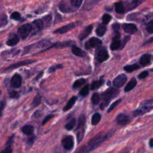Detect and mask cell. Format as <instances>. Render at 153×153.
<instances>
[{
  "instance_id": "1",
  "label": "cell",
  "mask_w": 153,
  "mask_h": 153,
  "mask_svg": "<svg viewBox=\"0 0 153 153\" xmlns=\"http://www.w3.org/2000/svg\"><path fill=\"white\" fill-rule=\"evenodd\" d=\"M113 133H114V131H111L103 136H102L100 134H97L95 137L92 138L88 142V145L90 146V148L87 151L90 152L96 149L100 144H101L102 142H105L109 137H110L113 134Z\"/></svg>"
},
{
  "instance_id": "2",
  "label": "cell",
  "mask_w": 153,
  "mask_h": 153,
  "mask_svg": "<svg viewBox=\"0 0 153 153\" xmlns=\"http://www.w3.org/2000/svg\"><path fill=\"white\" fill-rule=\"evenodd\" d=\"M119 92L120 91L118 90L111 87L103 92L102 94V97L103 101L100 104V109L103 110L105 107L109 103L111 99L115 98L118 95Z\"/></svg>"
},
{
  "instance_id": "3",
  "label": "cell",
  "mask_w": 153,
  "mask_h": 153,
  "mask_svg": "<svg viewBox=\"0 0 153 153\" xmlns=\"http://www.w3.org/2000/svg\"><path fill=\"white\" fill-rule=\"evenodd\" d=\"M32 30V25L30 23H26L20 26L18 29L17 32L19 34L20 36L23 39H26L27 36Z\"/></svg>"
},
{
  "instance_id": "4",
  "label": "cell",
  "mask_w": 153,
  "mask_h": 153,
  "mask_svg": "<svg viewBox=\"0 0 153 153\" xmlns=\"http://www.w3.org/2000/svg\"><path fill=\"white\" fill-rule=\"evenodd\" d=\"M81 24V22L80 21H76L75 22H72L71 23H69L65 26H63L59 29H57V30H56L54 33H66L67 32L74 29L75 27L78 26L79 25H80Z\"/></svg>"
},
{
  "instance_id": "5",
  "label": "cell",
  "mask_w": 153,
  "mask_h": 153,
  "mask_svg": "<svg viewBox=\"0 0 153 153\" xmlns=\"http://www.w3.org/2000/svg\"><path fill=\"white\" fill-rule=\"evenodd\" d=\"M145 1L146 0H127L124 2H123V4L124 5L125 11H130L143 4Z\"/></svg>"
},
{
  "instance_id": "6",
  "label": "cell",
  "mask_w": 153,
  "mask_h": 153,
  "mask_svg": "<svg viewBox=\"0 0 153 153\" xmlns=\"http://www.w3.org/2000/svg\"><path fill=\"white\" fill-rule=\"evenodd\" d=\"M96 57L97 60L100 63L103 62L106 60H108V59L109 58V54L106 48H99L98 50L96 51Z\"/></svg>"
},
{
  "instance_id": "7",
  "label": "cell",
  "mask_w": 153,
  "mask_h": 153,
  "mask_svg": "<svg viewBox=\"0 0 153 153\" xmlns=\"http://www.w3.org/2000/svg\"><path fill=\"white\" fill-rule=\"evenodd\" d=\"M36 61V60H25L20 61V62H17V63L10 65V66H8L6 68H5L3 70V71L4 72L9 71L13 70L14 69H16V68H17L19 67H20V66H24V65H26L27 64H30V63H34Z\"/></svg>"
},
{
  "instance_id": "8",
  "label": "cell",
  "mask_w": 153,
  "mask_h": 153,
  "mask_svg": "<svg viewBox=\"0 0 153 153\" xmlns=\"http://www.w3.org/2000/svg\"><path fill=\"white\" fill-rule=\"evenodd\" d=\"M102 41L96 37H91L85 44V48L86 49H90L91 48H98L102 45Z\"/></svg>"
},
{
  "instance_id": "9",
  "label": "cell",
  "mask_w": 153,
  "mask_h": 153,
  "mask_svg": "<svg viewBox=\"0 0 153 153\" xmlns=\"http://www.w3.org/2000/svg\"><path fill=\"white\" fill-rule=\"evenodd\" d=\"M153 109V105H140V107L135 110L133 112V115L134 116H137V115H143L150 111Z\"/></svg>"
},
{
  "instance_id": "10",
  "label": "cell",
  "mask_w": 153,
  "mask_h": 153,
  "mask_svg": "<svg viewBox=\"0 0 153 153\" xmlns=\"http://www.w3.org/2000/svg\"><path fill=\"white\" fill-rule=\"evenodd\" d=\"M62 145L63 147L66 150L72 149L74 145L73 137L71 136H68L65 137L62 140Z\"/></svg>"
},
{
  "instance_id": "11",
  "label": "cell",
  "mask_w": 153,
  "mask_h": 153,
  "mask_svg": "<svg viewBox=\"0 0 153 153\" xmlns=\"http://www.w3.org/2000/svg\"><path fill=\"white\" fill-rule=\"evenodd\" d=\"M22 82V78L20 74H15L13 75L11 81L10 85L13 88H19L21 86Z\"/></svg>"
},
{
  "instance_id": "12",
  "label": "cell",
  "mask_w": 153,
  "mask_h": 153,
  "mask_svg": "<svg viewBox=\"0 0 153 153\" xmlns=\"http://www.w3.org/2000/svg\"><path fill=\"white\" fill-rule=\"evenodd\" d=\"M127 78L124 74H120L118 75L114 80L113 84L116 87H121L124 85L125 82H126Z\"/></svg>"
},
{
  "instance_id": "13",
  "label": "cell",
  "mask_w": 153,
  "mask_h": 153,
  "mask_svg": "<svg viewBox=\"0 0 153 153\" xmlns=\"http://www.w3.org/2000/svg\"><path fill=\"white\" fill-rule=\"evenodd\" d=\"M120 33L118 32H115V35L113 38L112 42L110 45V48L111 50L112 51L116 50L117 49H119V48H120L121 41L120 40Z\"/></svg>"
},
{
  "instance_id": "14",
  "label": "cell",
  "mask_w": 153,
  "mask_h": 153,
  "mask_svg": "<svg viewBox=\"0 0 153 153\" xmlns=\"http://www.w3.org/2000/svg\"><path fill=\"white\" fill-rule=\"evenodd\" d=\"M123 30L127 33L134 34L137 30V28L134 24L133 23H124L122 26Z\"/></svg>"
},
{
  "instance_id": "15",
  "label": "cell",
  "mask_w": 153,
  "mask_h": 153,
  "mask_svg": "<svg viewBox=\"0 0 153 153\" xmlns=\"http://www.w3.org/2000/svg\"><path fill=\"white\" fill-rule=\"evenodd\" d=\"M117 122L118 124L123 126L126 125L130 121L129 117L124 114H120L116 118Z\"/></svg>"
},
{
  "instance_id": "16",
  "label": "cell",
  "mask_w": 153,
  "mask_h": 153,
  "mask_svg": "<svg viewBox=\"0 0 153 153\" xmlns=\"http://www.w3.org/2000/svg\"><path fill=\"white\" fill-rule=\"evenodd\" d=\"M59 10L63 13H72L74 12L76 9H74V7H71L67 3L65 2H62L59 5Z\"/></svg>"
},
{
  "instance_id": "17",
  "label": "cell",
  "mask_w": 153,
  "mask_h": 153,
  "mask_svg": "<svg viewBox=\"0 0 153 153\" xmlns=\"http://www.w3.org/2000/svg\"><path fill=\"white\" fill-rule=\"evenodd\" d=\"M93 29V25H90L89 26H87L79 35L78 37L80 40H82L84 38H85L87 36H88L90 33L91 32V30Z\"/></svg>"
},
{
  "instance_id": "18",
  "label": "cell",
  "mask_w": 153,
  "mask_h": 153,
  "mask_svg": "<svg viewBox=\"0 0 153 153\" xmlns=\"http://www.w3.org/2000/svg\"><path fill=\"white\" fill-rule=\"evenodd\" d=\"M19 41V36L16 34H12L7 41V45L8 46H14Z\"/></svg>"
},
{
  "instance_id": "19",
  "label": "cell",
  "mask_w": 153,
  "mask_h": 153,
  "mask_svg": "<svg viewBox=\"0 0 153 153\" xmlns=\"http://www.w3.org/2000/svg\"><path fill=\"white\" fill-rule=\"evenodd\" d=\"M150 61H151V56L149 54H145L140 57L139 60V63L142 66H145L150 64Z\"/></svg>"
},
{
  "instance_id": "20",
  "label": "cell",
  "mask_w": 153,
  "mask_h": 153,
  "mask_svg": "<svg viewBox=\"0 0 153 153\" xmlns=\"http://www.w3.org/2000/svg\"><path fill=\"white\" fill-rule=\"evenodd\" d=\"M72 52L74 55L78 57H83L86 56V53L83 50L75 45H73L72 47Z\"/></svg>"
},
{
  "instance_id": "21",
  "label": "cell",
  "mask_w": 153,
  "mask_h": 153,
  "mask_svg": "<svg viewBox=\"0 0 153 153\" xmlns=\"http://www.w3.org/2000/svg\"><path fill=\"white\" fill-rule=\"evenodd\" d=\"M136 84H137V81H136V78H132L130 80V81L127 83V85L125 87L124 91L126 92L130 91L131 90H132L136 86Z\"/></svg>"
},
{
  "instance_id": "22",
  "label": "cell",
  "mask_w": 153,
  "mask_h": 153,
  "mask_svg": "<svg viewBox=\"0 0 153 153\" xmlns=\"http://www.w3.org/2000/svg\"><path fill=\"white\" fill-rule=\"evenodd\" d=\"M114 7H115V11L118 14H123V13H124L126 11L124 5L121 2L115 3Z\"/></svg>"
},
{
  "instance_id": "23",
  "label": "cell",
  "mask_w": 153,
  "mask_h": 153,
  "mask_svg": "<svg viewBox=\"0 0 153 153\" xmlns=\"http://www.w3.org/2000/svg\"><path fill=\"white\" fill-rule=\"evenodd\" d=\"M33 25L34 26V28L36 29V30H40L43 29L44 27V22L41 19H36L33 22Z\"/></svg>"
},
{
  "instance_id": "24",
  "label": "cell",
  "mask_w": 153,
  "mask_h": 153,
  "mask_svg": "<svg viewBox=\"0 0 153 153\" xmlns=\"http://www.w3.org/2000/svg\"><path fill=\"white\" fill-rule=\"evenodd\" d=\"M76 99L77 97L76 96H73L68 101V102L67 103V104L66 105V106L63 108V110L64 111H68L69 110L72 106L73 105L75 104L76 100Z\"/></svg>"
},
{
  "instance_id": "25",
  "label": "cell",
  "mask_w": 153,
  "mask_h": 153,
  "mask_svg": "<svg viewBox=\"0 0 153 153\" xmlns=\"http://www.w3.org/2000/svg\"><path fill=\"white\" fill-rule=\"evenodd\" d=\"M22 132L26 135H30L33 133L34 127L31 125H26L22 127Z\"/></svg>"
},
{
  "instance_id": "26",
  "label": "cell",
  "mask_w": 153,
  "mask_h": 153,
  "mask_svg": "<svg viewBox=\"0 0 153 153\" xmlns=\"http://www.w3.org/2000/svg\"><path fill=\"white\" fill-rule=\"evenodd\" d=\"M106 31V27L104 25H99L96 30V33L99 36H102L105 35Z\"/></svg>"
},
{
  "instance_id": "27",
  "label": "cell",
  "mask_w": 153,
  "mask_h": 153,
  "mask_svg": "<svg viewBox=\"0 0 153 153\" xmlns=\"http://www.w3.org/2000/svg\"><path fill=\"white\" fill-rule=\"evenodd\" d=\"M73 42L72 41H65V42H57L51 46L49 47L48 48H50L53 47H68L71 45Z\"/></svg>"
},
{
  "instance_id": "28",
  "label": "cell",
  "mask_w": 153,
  "mask_h": 153,
  "mask_svg": "<svg viewBox=\"0 0 153 153\" xmlns=\"http://www.w3.org/2000/svg\"><path fill=\"white\" fill-rule=\"evenodd\" d=\"M139 68V66L137 64H133L131 65H127L124 67V69L128 72H131Z\"/></svg>"
},
{
  "instance_id": "29",
  "label": "cell",
  "mask_w": 153,
  "mask_h": 153,
  "mask_svg": "<svg viewBox=\"0 0 153 153\" xmlns=\"http://www.w3.org/2000/svg\"><path fill=\"white\" fill-rule=\"evenodd\" d=\"M103 83V79L94 81L91 83V84L90 85V88H91V90H96V89L99 88L102 85Z\"/></svg>"
},
{
  "instance_id": "30",
  "label": "cell",
  "mask_w": 153,
  "mask_h": 153,
  "mask_svg": "<svg viewBox=\"0 0 153 153\" xmlns=\"http://www.w3.org/2000/svg\"><path fill=\"white\" fill-rule=\"evenodd\" d=\"M100 118H101V116L100 114L99 113L94 114L91 117V124L94 126L97 125L99 123Z\"/></svg>"
},
{
  "instance_id": "31",
  "label": "cell",
  "mask_w": 153,
  "mask_h": 153,
  "mask_svg": "<svg viewBox=\"0 0 153 153\" xmlns=\"http://www.w3.org/2000/svg\"><path fill=\"white\" fill-rule=\"evenodd\" d=\"M85 116L84 115H81L79 117V121H78V125L76 127V130L80 129L81 128H82L84 127L85 126Z\"/></svg>"
},
{
  "instance_id": "32",
  "label": "cell",
  "mask_w": 153,
  "mask_h": 153,
  "mask_svg": "<svg viewBox=\"0 0 153 153\" xmlns=\"http://www.w3.org/2000/svg\"><path fill=\"white\" fill-rule=\"evenodd\" d=\"M42 20L44 22V26H49L51 23V20H52V17L50 14L47 15L45 17H44L43 18H42Z\"/></svg>"
},
{
  "instance_id": "33",
  "label": "cell",
  "mask_w": 153,
  "mask_h": 153,
  "mask_svg": "<svg viewBox=\"0 0 153 153\" xmlns=\"http://www.w3.org/2000/svg\"><path fill=\"white\" fill-rule=\"evenodd\" d=\"M141 16L140 13H132L127 17V20H137L140 19Z\"/></svg>"
},
{
  "instance_id": "34",
  "label": "cell",
  "mask_w": 153,
  "mask_h": 153,
  "mask_svg": "<svg viewBox=\"0 0 153 153\" xmlns=\"http://www.w3.org/2000/svg\"><path fill=\"white\" fill-rule=\"evenodd\" d=\"M85 79L84 78H80L75 81V82L73 84V88H77L79 87H81L82 85H83L85 83Z\"/></svg>"
},
{
  "instance_id": "35",
  "label": "cell",
  "mask_w": 153,
  "mask_h": 153,
  "mask_svg": "<svg viewBox=\"0 0 153 153\" xmlns=\"http://www.w3.org/2000/svg\"><path fill=\"white\" fill-rule=\"evenodd\" d=\"M83 0H70L71 5L75 9L78 8L82 4Z\"/></svg>"
},
{
  "instance_id": "36",
  "label": "cell",
  "mask_w": 153,
  "mask_h": 153,
  "mask_svg": "<svg viewBox=\"0 0 153 153\" xmlns=\"http://www.w3.org/2000/svg\"><path fill=\"white\" fill-rule=\"evenodd\" d=\"M76 124V120L75 118L72 119L69 123H68L66 126H65V128L68 130H71L74 126Z\"/></svg>"
},
{
  "instance_id": "37",
  "label": "cell",
  "mask_w": 153,
  "mask_h": 153,
  "mask_svg": "<svg viewBox=\"0 0 153 153\" xmlns=\"http://www.w3.org/2000/svg\"><path fill=\"white\" fill-rule=\"evenodd\" d=\"M41 102V96L39 95V93H38L35 97L33 98V102H32V105L33 106H36L37 105H38Z\"/></svg>"
},
{
  "instance_id": "38",
  "label": "cell",
  "mask_w": 153,
  "mask_h": 153,
  "mask_svg": "<svg viewBox=\"0 0 153 153\" xmlns=\"http://www.w3.org/2000/svg\"><path fill=\"white\" fill-rule=\"evenodd\" d=\"M100 101V96L97 93H95L91 97V102L94 105L97 104Z\"/></svg>"
},
{
  "instance_id": "39",
  "label": "cell",
  "mask_w": 153,
  "mask_h": 153,
  "mask_svg": "<svg viewBox=\"0 0 153 153\" xmlns=\"http://www.w3.org/2000/svg\"><path fill=\"white\" fill-rule=\"evenodd\" d=\"M112 17L111 15L108 14H105L103 16H102V22L103 25H106L108 24L111 20Z\"/></svg>"
},
{
  "instance_id": "40",
  "label": "cell",
  "mask_w": 153,
  "mask_h": 153,
  "mask_svg": "<svg viewBox=\"0 0 153 153\" xmlns=\"http://www.w3.org/2000/svg\"><path fill=\"white\" fill-rule=\"evenodd\" d=\"M88 91H89V85H86L79 92V94L81 95L82 96H86L88 94Z\"/></svg>"
},
{
  "instance_id": "41",
  "label": "cell",
  "mask_w": 153,
  "mask_h": 153,
  "mask_svg": "<svg viewBox=\"0 0 153 153\" xmlns=\"http://www.w3.org/2000/svg\"><path fill=\"white\" fill-rule=\"evenodd\" d=\"M10 19L13 20H17V21L20 20L21 19V14L17 11H14L11 14Z\"/></svg>"
},
{
  "instance_id": "42",
  "label": "cell",
  "mask_w": 153,
  "mask_h": 153,
  "mask_svg": "<svg viewBox=\"0 0 153 153\" xmlns=\"http://www.w3.org/2000/svg\"><path fill=\"white\" fill-rule=\"evenodd\" d=\"M84 136V128L79 129V131L77 133V142H78V143H79L82 140Z\"/></svg>"
},
{
  "instance_id": "43",
  "label": "cell",
  "mask_w": 153,
  "mask_h": 153,
  "mask_svg": "<svg viewBox=\"0 0 153 153\" xmlns=\"http://www.w3.org/2000/svg\"><path fill=\"white\" fill-rule=\"evenodd\" d=\"M121 100V99H119V100H116V101H115L114 102H113V103L111 104V105L110 106V107L108 108V112H111V111H112V110L120 103Z\"/></svg>"
},
{
  "instance_id": "44",
  "label": "cell",
  "mask_w": 153,
  "mask_h": 153,
  "mask_svg": "<svg viewBox=\"0 0 153 153\" xmlns=\"http://www.w3.org/2000/svg\"><path fill=\"white\" fill-rule=\"evenodd\" d=\"M146 30L150 33H153V20H151L148 22L146 26Z\"/></svg>"
},
{
  "instance_id": "45",
  "label": "cell",
  "mask_w": 153,
  "mask_h": 153,
  "mask_svg": "<svg viewBox=\"0 0 153 153\" xmlns=\"http://www.w3.org/2000/svg\"><path fill=\"white\" fill-rule=\"evenodd\" d=\"M130 39V36H126L124 38V39H123L122 42H121L120 49H122V48L124 47V45H126V44Z\"/></svg>"
},
{
  "instance_id": "46",
  "label": "cell",
  "mask_w": 153,
  "mask_h": 153,
  "mask_svg": "<svg viewBox=\"0 0 153 153\" xmlns=\"http://www.w3.org/2000/svg\"><path fill=\"white\" fill-rule=\"evenodd\" d=\"M8 23L7 19L6 17H2L0 19V27H2L3 26H5Z\"/></svg>"
},
{
  "instance_id": "47",
  "label": "cell",
  "mask_w": 153,
  "mask_h": 153,
  "mask_svg": "<svg viewBox=\"0 0 153 153\" xmlns=\"http://www.w3.org/2000/svg\"><path fill=\"white\" fill-rule=\"evenodd\" d=\"M149 75V72L147 71H145L143 72H142V73H140L139 75H138V78L139 79H144L146 77H147Z\"/></svg>"
},
{
  "instance_id": "48",
  "label": "cell",
  "mask_w": 153,
  "mask_h": 153,
  "mask_svg": "<svg viewBox=\"0 0 153 153\" xmlns=\"http://www.w3.org/2000/svg\"><path fill=\"white\" fill-rule=\"evenodd\" d=\"M112 29L114 30V31L115 32H118L119 31V30H120V25L118 23H114L112 25Z\"/></svg>"
},
{
  "instance_id": "49",
  "label": "cell",
  "mask_w": 153,
  "mask_h": 153,
  "mask_svg": "<svg viewBox=\"0 0 153 153\" xmlns=\"http://www.w3.org/2000/svg\"><path fill=\"white\" fill-rule=\"evenodd\" d=\"M5 102L4 101V100H2L0 103V117L2 115V111L5 108Z\"/></svg>"
},
{
  "instance_id": "50",
  "label": "cell",
  "mask_w": 153,
  "mask_h": 153,
  "mask_svg": "<svg viewBox=\"0 0 153 153\" xmlns=\"http://www.w3.org/2000/svg\"><path fill=\"white\" fill-rule=\"evenodd\" d=\"M19 94L18 92L13 91L10 93V97L11 98H14V99H17L19 97Z\"/></svg>"
},
{
  "instance_id": "51",
  "label": "cell",
  "mask_w": 153,
  "mask_h": 153,
  "mask_svg": "<svg viewBox=\"0 0 153 153\" xmlns=\"http://www.w3.org/2000/svg\"><path fill=\"white\" fill-rule=\"evenodd\" d=\"M62 68V65H56V66H51L50 68H49V69H48V72H50V73H51V72H54L57 68Z\"/></svg>"
},
{
  "instance_id": "52",
  "label": "cell",
  "mask_w": 153,
  "mask_h": 153,
  "mask_svg": "<svg viewBox=\"0 0 153 153\" xmlns=\"http://www.w3.org/2000/svg\"><path fill=\"white\" fill-rule=\"evenodd\" d=\"M54 116V115H47V116L44 118V120H43V121H42V125H44L47 121H49L51 118H52Z\"/></svg>"
},
{
  "instance_id": "53",
  "label": "cell",
  "mask_w": 153,
  "mask_h": 153,
  "mask_svg": "<svg viewBox=\"0 0 153 153\" xmlns=\"http://www.w3.org/2000/svg\"><path fill=\"white\" fill-rule=\"evenodd\" d=\"M151 19H153V13L149 14H148V16H145V17L143 18V21H144L145 22H146V21L150 22V21H151L150 20H151Z\"/></svg>"
},
{
  "instance_id": "54",
  "label": "cell",
  "mask_w": 153,
  "mask_h": 153,
  "mask_svg": "<svg viewBox=\"0 0 153 153\" xmlns=\"http://www.w3.org/2000/svg\"><path fill=\"white\" fill-rule=\"evenodd\" d=\"M12 151H12V149H11V148L10 145H8V146L4 150L2 151L1 152H11Z\"/></svg>"
},
{
  "instance_id": "55",
  "label": "cell",
  "mask_w": 153,
  "mask_h": 153,
  "mask_svg": "<svg viewBox=\"0 0 153 153\" xmlns=\"http://www.w3.org/2000/svg\"><path fill=\"white\" fill-rule=\"evenodd\" d=\"M13 139H14V135H13L11 137H10L7 143V145H10L13 142Z\"/></svg>"
},
{
  "instance_id": "56",
  "label": "cell",
  "mask_w": 153,
  "mask_h": 153,
  "mask_svg": "<svg viewBox=\"0 0 153 153\" xmlns=\"http://www.w3.org/2000/svg\"><path fill=\"white\" fill-rule=\"evenodd\" d=\"M42 74H43V71H41L40 73H39L38 74V75H37V76L36 77V78H35V79L36 80H38V79H39L41 76H42Z\"/></svg>"
},
{
  "instance_id": "57",
  "label": "cell",
  "mask_w": 153,
  "mask_h": 153,
  "mask_svg": "<svg viewBox=\"0 0 153 153\" xmlns=\"http://www.w3.org/2000/svg\"><path fill=\"white\" fill-rule=\"evenodd\" d=\"M149 146L151 148H152L153 147V139H151L150 140H149Z\"/></svg>"
},
{
  "instance_id": "58",
  "label": "cell",
  "mask_w": 153,
  "mask_h": 153,
  "mask_svg": "<svg viewBox=\"0 0 153 153\" xmlns=\"http://www.w3.org/2000/svg\"><path fill=\"white\" fill-rule=\"evenodd\" d=\"M1 90H0V96H1Z\"/></svg>"
}]
</instances>
